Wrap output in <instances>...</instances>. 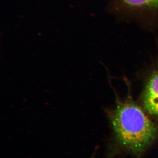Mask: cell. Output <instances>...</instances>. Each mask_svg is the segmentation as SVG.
I'll return each instance as SVG.
<instances>
[{"instance_id": "1", "label": "cell", "mask_w": 158, "mask_h": 158, "mask_svg": "<svg viewBox=\"0 0 158 158\" xmlns=\"http://www.w3.org/2000/svg\"><path fill=\"white\" fill-rule=\"evenodd\" d=\"M108 116L116 146L135 158H142L158 140L157 125L130 97L117 98Z\"/></svg>"}, {"instance_id": "2", "label": "cell", "mask_w": 158, "mask_h": 158, "mask_svg": "<svg viewBox=\"0 0 158 158\" xmlns=\"http://www.w3.org/2000/svg\"><path fill=\"white\" fill-rule=\"evenodd\" d=\"M141 98L145 112L150 116L158 119V61L146 78Z\"/></svg>"}, {"instance_id": "3", "label": "cell", "mask_w": 158, "mask_h": 158, "mask_svg": "<svg viewBox=\"0 0 158 158\" xmlns=\"http://www.w3.org/2000/svg\"><path fill=\"white\" fill-rule=\"evenodd\" d=\"M125 6L133 10L158 9V0H122Z\"/></svg>"}]
</instances>
